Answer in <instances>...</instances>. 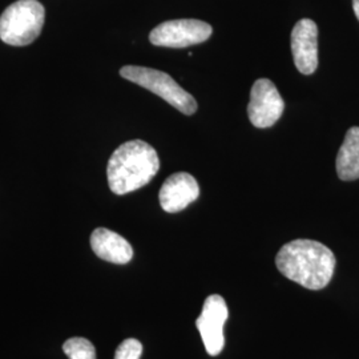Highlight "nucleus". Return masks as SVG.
<instances>
[{
  "label": "nucleus",
  "mask_w": 359,
  "mask_h": 359,
  "mask_svg": "<svg viewBox=\"0 0 359 359\" xmlns=\"http://www.w3.org/2000/svg\"><path fill=\"white\" fill-rule=\"evenodd\" d=\"M90 248L104 261L124 265L133 257V249L128 241L116 231L97 228L90 234Z\"/></svg>",
  "instance_id": "9d476101"
},
{
  "label": "nucleus",
  "mask_w": 359,
  "mask_h": 359,
  "mask_svg": "<svg viewBox=\"0 0 359 359\" xmlns=\"http://www.w3.org/2000/svg\"><path fill=\"white\" fill-rule=\"evenodd\" d=\"M63 351L69 359H96V348L87 338L81 337L69 338L63 345Z\"/></svg>",
  "instance_id": "f8f14e48"
},
{
  "label": "nucleus",
  "mask_w": 359,
  "mask_h": 359,
  "mask_svg": "<svg viewBox=\"0 0 359 359\" xmlns=\"http://www.w3.org/2000/svg\"><path fill=\"white\" fill-rule=\"evenodd\" d=\"M353 10L355 13V16L359 20V0H353Z\"/></svg>",
  "instance_id": "4468645a"
},
{
  "label": "nucleus",
  "mask_w": 359,
  "mask_h": 359,
  "mask_svg": "<svg viewBox=\"0 0 359 359\" xmlns=\"http://www.w3.org/2000/svg\"><path fill=\"white\" fill-rule=\"evenodd\" d=\"M120 75L160 96L184 115H194L197 111V102L192 95L181 88L165 72L139 65H126L120 69Z\"/></svg>",
  "instance_id": "20e7f679"
},
{
  "label": "nucleus",
  "mask_w": 359,
  "mask_h": 359,
  "mask_svg": "<svg viewBox=\"0 0 359 359\" xmlns=\"http://www.w3.org/2000/svg\"><path fill=\"white\" fill-rule=\"evenodd\" d=\"M142 354V342L135 338H128L116 348L115 359H140Z\"/></svg>",
  "instance_id": "ddd939ff"
},
{
  "label": "nucleus",
  "mask_w": 359,
  "mask_h": 359,
  "mask_svg": "<svg viewBox=\"0 0 359 359\" xmlns=\"http://www.w3.org/2000/svg\"><path fill=\"white\" fill-rule=\"evenodd\" d=\"M337 173L344 181L359 179V127L347 130L337 156Z\"/></svg>",
  "instance_id": "9b49d317"
},
{
  "label": "nucleus",
  "mask_w": 359,
  "mask_h": 359,
  "mask_svg": "<svg viewBox=\"0 0 359 359\" xmlns=\"http://www.w3.org/2000/svg\"><path fill=\"white\" fill-rule=\"evenodd\" d=\"M46 11L38 0H18L0 16V39L13 47L28 46L38 39Z\"/></svg>",
  "instance_id": "7ed1b4c3"
},
{
  "label": "nucleus",
  "mask_w": 359,
  "mask_h": 359,
  "mask_svg": "<svg viewBox=\"0 0 359 359\" xmlns=\"http://www.w3.org/2000/svg\"><path fill=\"white\" fill-rule=\"evenodd\" d=\"M213 28L203 20L179 19L168 20L154 27L149 34V40L157 47L185 48L204 43L212 36Z\"/></svg>",
  "instance_id": "39448f33"
},
{
  "label": "nucleus",
  "mask_w": 359,
  "mask_h": 359,
  "mask_svg": "<svg viewBox=\"0 0 359 359\" xmlns=\"http://www.w3.org/2000/svg\"><path fill=\"white\" fill-rule=\"evenodd\" d=\"M285 103L277 87L269 79H258L250 90L248 116L257 128L273 127L283 114Z\"/></svg>",
  "instance_id": "423d86ee"
},
{
  "label": "nucleus",
  "mask_w": 359,
  "mask_h": 359,
  "mask_svg": "<svg viewBox=\"0 0 359 359\" xmlns=\"http://www.w3.org/2000/svg\"><path fill=\"white\" fill-rule=\"evenodd\" d=\"M276 265L286 278L310 290H320L333 278L335 256L318 241L294 240L280 249Z\"/></svg>",
  "instance_id": "f257e3e1"
},
{
  "label": "nucleus",
  "mask_w": 359,
  "mask_h": 359,
  "mask_svg": "<svg viewBox=\"0 0 359 359\" xmlns=\"http://www.w3.org/2000/svg\"><path fill=\"white\" fill-rule=\"evenodd\" d=\"M292 53L297 69L311 75L318 67V27L311 19H301L292 31Z\"/></svg>",
  "instance_id": "6e6552de"
},
{
  "label": "nucleus",
  "mask_w": 359,
  "mask_h": 359,
  "mask_svg": "<svg viewBox=\"0 0 359 359\" xmlns=\"http://www.w3.org/2000/svg\"><path fill=\"white\" fill-rule=\"evenodd\" d=\"M160 169V158L154 147L142 140L121 144L111 156L107 176L111 191L123 196L145 187Z\"/></svg>",
  "instance_id": "f03ea898"
},
{
  "label": "nucleus",
  "mask_w": 359,
  "mask_h": 359,
  "mask_svg": "<svg viewBox=\"0 0 359 359\" xmlns=\"http://www.w3.org/2000/svg\"><path fill=\"white\" fill-rule=\"evenodd\" d=\"M229 311L225 299L218 294L209 295L204 302L203 311L196 321V326L201 334L206 353L212 357L218 355L224 345V325L228 320Z\"/></svg>",
  "instance_id": "0eeeda50"
},
{
  "label": "nucleus",
  "mask_w": 359,
  "mask_h": 359,
  "mask_svg": "<svg viewBox=\"0 0 359 359\" xmlns=\"http://www.w3.org/2000/svg\"><path fill=\"white\" fill-rule=\"evenodd\" d=\"M200 196L197 180L187 172L169 176L160 189V205L167 213H179Z\"/></svg>",
  "instance_id": "1a4fd4ad"
}]
</instances>
